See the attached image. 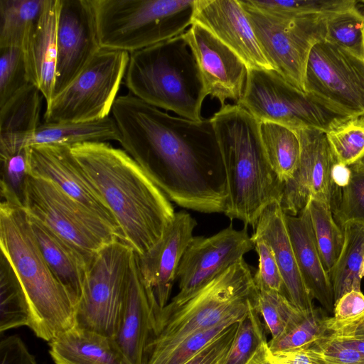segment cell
<instances>
[{"label": "cell", "instance_id": "1", "mask_svg": "<svg viewBox=\"0 0 364 364\" xmlns=\"http://www.w3.org/2000/svg\"><path fill=\"white\" fill-rule=\"evenodd\" d=\"M112 113L124 150L171 201L224 213L226 175L211 118L172 116L129 92L118 96Z\"/></svg>", "mask_w": 364, "mask_h": 364}, {"label": "cell", "instance_id": "2", "mask_svg": "<svg viewBox=\"0 0 364 364\" xmlns=\"http://www.w3.org/2000/svg\"><path fill=\"white\" fill-rule=\"evenodd\" d=\"M70 149L113 215L122 241L138 255L146 252L174 218L171 200L124 149L108 142L78 144Z\"/></svg>", "mask_w": 364, "mask_h": 364}, {"label": "cell", "instance_id": "3", "mask_svg": "<svg viewBox=\"0 0 364 364\" xmlns=\"http://www.w3.org/2000/svg\"><path fill=\"white\" fill-rule=\"evenodd\" d=\"M211 120L226 175L224 214L255 229L263 210L280 202L284 190L267 159L259 122L236 104L221 106Z\"/></svg>", "mask_w": 364, "mask_h": 364}, {"label": "cell", "instance_id": "4", "mask_svg": "<svg viewBox=\"0 0 364 364\" xmlns=\"http://www.w3.org/2000/svg\"><path fill=\"white\" fill-rule=\"evenodd\" d=\"M0 247L26 294L36 336L50 343L74 327L75 306L48 266L18 200L1 198Z\"/></svg>", "mask_w": 364, "mask_h": 364}, {"label": "cell", "instance_id": "5", "mask_svg": "<svg viewBox=\"0 0 364 364\" xmlns=\"http://www.w3.org/2000/svg\"><path fill=\"white\" fill-rule=\"evenodd\" d=\"M129 93L179 117L200 121L208 95L183 35L129 53L124 76Z\"/></svg>", "mask_w": 364, "mask_h": 364}, {"label": "cell", "instance_id": "6", "mask_svg": "<svg viewBox=\"0 0 364 364\" xmlns=\"http://www.w3.org/2000/svg\"><path fill=\"white\" fill-rule=\"evenodd\" d=\"M257 299L254 274L242 258L183 304L161 310L147 348L146 364H156L196 331L245 315Z\"/></svg>", "mask_w": 364, "mask_h": 364}, {"label": "cell", "instance_id": "7", "mask_svg": "<svg viewBox=\"0 0 364 364\" xmlns=\"http://www.w3.org/2000/svg\"><path fill=\"white\" fill-rule=\"evenodd\" d=\"M100 45L131 53L173 38L193 23L196 0H91Z\"/></svg>", "mask_w": 364, "mask_h": 364}, {"label": "cell", "instance_id": "8", "mask_svg": "<svg viewBox=\"0 0 364 364\" xmlns=\"http://www.w3.org/2000/svg\"><path fill=\"white\" fill-rule=\"evenodd\" d=\"M134 254L127 243L116 240L92 257L76 307L77 327L115 338L120 326Z\"/></svg>", "mask_w": 364, "mask_h": 364}, {"label": "cell", "instance_id": "9", "mask_svg": "<svg viewBox=\"0 0 364 364\" xmlns=\"http://www.w3.org/2000/svg\"><path fill=\"white\" fill-rule=\"evenodd\" d=\"M23 205L28 215L77 247L89 260L121 232L46 179L28 175Z\"/></svg>", "mask_w": 364, "mask_h": 364}, {"label": "cell", "instance_id": "10", "mask_svg": "<svg viewBox=\"0 0 364 364\" xmlns=\"http://www.w3.org/2000/svg\"><path fill=\"white\" fill-rule=\"evenodd\" d=\"M240 2L273 70L305 92L307 60L313 46L325 39L326 14L280 15L256 9L245 0Z\"/></svg>", "mask_w": 364, "mask_h": 364}, {"label": "cell", "instance_id": "11", "mask_svg": "<svg viewBox=\"0 0 364 364\" xmlns=\"http://www.w3.org/2000/svg\"><path fill=\"white\" fill-rule=\"evenodd\" d=\"M129 53L102 48L82 71L46 104L44 122H85L109 116Z\"/></svg>", "mask_w": 364, "mask_h": 364}, {"label": "cell", "instance_id": "12", "mask_svg": "<svg viewBox=\"0 0 364 364\" xmlns=\"http://www.w3.org/2000/svg\"><path fill=\"white\" fill-rule=\"evenodd\" d=\"M259 122H270L291 129H327L337 115L273 70L248 69L243 95L237 104Z\"/></svg>", "mask_w": 364, "mask_h": 364}, {"label": "cell", "instance_id": "13", "mask_svg": "<svg viewBox=\"0 0 364 364\" xmlns=\"http://www.w3.org/2000/svg\"><path fill=\"white\" fill-rule=\"evenodd\" d=\"M304 90L337 115H364V59L318 41L307 60Z\"/></svg>", "mask_w": 364, "mask_h": 364}, {"label": "cell", "instance_id": "14", "mask_svg": "<svg viewBox=\"0 0 364 364\" xmlns=\"http://www.w3.org/2000/svg\"><path fill=\"white\" fill-rule=\"evenodd\" d=\"M253 249L246 226L236 230L230 225L207 237L193 236L177 270L179 291L165 306L183 304Z\"/></svg>", "mask_w": 364, "mask_h": 364}, {"label": "cell", "instance_id": "15", "mask_svg": "<svg viewBox=\"0 0 364 364\" xmlns=\"http://www.w3.org/2000/svg\"><path fill=\"white\" fill-rule=\"evenodd\" d=\"M295 132L301 145L300 157L292 178L284 185L282 208L285 214L297 215L311 197L325 201L332 208L338 188L331 181L336 160L326 133L316 128Z\"/></svg>", "mask_w": 364, "mask_h": 364}, {"label": "cell", "instance_id": "16", "mask_svg": "<svg viewBox=\"0 0 364 364\" xmlns=\"http://www.w3.org/2000/svg\"><path fill=\"white\" fill-rule=\"evenodd\" d=\"M60 1L53 97L63 91L102 49L91 0Z\"/></svg>", "mask_w": 364, "mask_h": 364}, {"label": "cell", "instance_id": "17", "mask_svg": "<svg viewBox=\"0 0 364 364\" xmlns=\"http://www.w3.org/2000/svg\"><path fill=\"white\" fill-rule=\"evenodd\" d=\"M183 35L197 61L207 95L217 99L221 106L228 100L237 105L247 76L244 61L197 22H193Z\"/></svg>", "mask_w": 364, "mask_h": 364}, {"label": "cell", "instance_id": "18", "mask_svg": "<svg viewBox=\"0 0 364 364\" xmlns=\"http://www.w3.org/2000/svg\"><path fill=\"white\" fill-rule=\"evenodd\" d=\"M26 149L28 175L54 183L121 232L109 208L85 178L70 146L34 145Z\"/></svg>", "mask_w": 364, "mask_h": 364}, {"label": "cell", "instance_id": "19", "mask_svg": "<svg viewBox=\"0 0 364 364\" xmlns=\"http://www.w3.org/2000/svg\"><path fill=\"white\" fill-rule=\"evenodd\" d=\"M161 310L152 289L143 278L134 252L120 326L114 338L130 364H146L147 348Z\"/></svg>", "mask_w": 364, "mask_h": 364}, {"label": "cell", "instance_id": "20", "mask_svg": "<svg viewBox=\"0 0 364 364\" xmlns=\"http://www.w3.org/2000/svg\"><path fill=\"white\" fill-rule=\"evenodd\" d=\"M193 22L203 26L233 50L247 69L273 70L240 0H196Z\"/></svg>", "mask_w": 364, "mask_h": 364}, {"label": "cell", "instance_id": "21", "mask_svg": "<svg viewBox=\"0 0 364 364\" xmlns=\"http://www.w3.org/2000/svg\"><path fill=\"white\" fill-rule=\"evenodd\" d=\"M196 225L188 213L176 212L161 239L146 252L137 255L143 278L161 309L168 303L179 263Z\"/></svg>", "mask_w": 364, "mask_h": 364}, {"label": "cell", "instance_id": "22", "mask_svg": "<svg viewBox=\"0 0 364 364\" xmlns=\"http://www.w3.org/2000/svg\"><path fill=\"white\" fill-rule=\"evenodd\" d=\"M252 237L262 238L272 247L284 287V294L298 309H314L313 297L301 274L280 202L269 204L258 218Z\"/></svg>", "mask_w": 364, "mask_h": 364}, {"label": "cell", "instance_id": "23", "mask_svg": "<svg viewBox=\"0 0 364 364\" xmlns=\"http://www.w3.org/2000/svg\"><path fill=\"white\" fill-rule=\"evenodd\" d=\"M60 0H46L42 13L22 48L28 82L36 87L48 104L55 85L57 32Z\"/></svg>", "mask_w": 364, "mask_h": 364}, {"label": "cell", "instance_id": "24", "mask_svg": "<svg viewBox=\"0 0 364 364\" xmlns=\"http://www.w3.org/2000/svg\"><path fill=\"white\" fill-rule=\"evenodd\" d=\"M285 220L301 274L309 292L323 309L333 313V287L318 253L306 208L297 215L285 214Z\"/></svg>", "mask_w": 364, "mask_h": 364}, {"label": "cell", "instance_id": "25", "mask_svg": "<svg viewBox=\"0 0 364 364\" xmlns=\"http://www.w3.org/2000/svg\"><path fill=\"white\" fill-rule=\"evenodd\" d=\"M29 219L48 266L65 288L76 309L82 296L90 260L77 247L53 230L31 216Z\"/></svg>", "mask_w": 364, "mask_h": 364}, {"label": "cell", "instance_id": "26", "mask_svg": "<svg viewBox=\"0 0 364 364\" xmlns=\"http://www.w3.org/2000/svg\"><path fill=\"white\" fill-rule=\"evenodd\" d=\"M43 95L28 84L0 107V160L28 147L40 125Z\"/></svg>", "mask_w": 364, "mask_h": 364}, {"label": "cell", "instance_id": "27", "mask_svg": "<svg viewBox=\"0 0 364 364\" xmlns=\"http://www.w3.org/2000/svg\"><path fill=\"white\" fill-rule=\"evenodd\" d=\"M48 343L55 364H130L114 338L76 326Z\"/></svg>", "mask_w": 364, "mask_h": 364}, {"label": "cell", "instance_id": "28", "mask_svg": "<svg viewBox=\"0 0 364 364\" xmlns=\"http://www.w3.org/2000/svg\"><path fill=\"white\" fill-rule=\"evenodd\" d=\"M119 141V131L112 117L85 122L41 123L28 143L34 145L73 146L87 142Z\"/></svg>", "mask_w": 364, "mask_h": 364}, {"label": "cell", "instance_id": "29", "mask_svg": "<svg viewBox=\"0 0 364 364\" xmlns=\"http://www.w3.org/2000/svg\"><path fill=\"white\" fill-rule=\"evenodd\" d=\"M344 240L339 257L329 272L334 303L352 290L360 291L364 260V223L348 222L342 227Z\"/></svg>", "mask_w": 364, "mask_h": 364}, {"label": "cell", "instance_id": "30", "mask_svg": "<svg viewBox=\"0 0 364 364\" xmlns=\"http://www.w3.org/2000/svg\"><path fill=\"white\" fill-rule=\"evenodd\" d=\"M259 133L269 162L284 185L292 178L299 164V136L295 130L270 122H259Z\"/></svg>", "mask_w": 364, "mask_h": 364}, {"label": "cell", "instance_id": "31", "mask_svg": "<svg viewBox=\"0 0 364 364\" xmlns=\"http://www.w3.org/2000/svg\"><path fill=\"white\" fill-rule=\"evenodd\" d=\"M46 0H0V48H22Z\"/></svg>", "mask_w": 364, "mask_h": 364}, {"label": "cell", "instance_id": "32", "mask_svg": "<svg viewBox=\"0 0 364 364\" xmlns=\"http://www.w3.org/2000/svg\"><path fill=\"white\" fill-rule=\"evenodd\" d=\"M305 207L309 215L318 253L325 269L329 273L343 247V230L336 223L331 205L325 201L311 197Z\"/></svg>", "mask_w": 364, "mask_h": 364}, {"label": "cell", "instance_id": "33", "mask_svg": "<svg viewBox=\"0 0 364 364\" xmlns=\"http://www.w3.org/2000/svg\"><path fill=\"white\" fill-rule=\"evenodd\" d=\"M0 331L32 325V314L26 294L5 257L0 262Z\"/></svg>", "mask_w": 364, "mask_h": 364}, {"label": "cell", "instance_id": "34", "mask_svg": "<svg viewBox=\"0 0 364 364\" xmlns=\"http://www.w3.org/2000/svg\"><path fill=\"white\" fill-rule=\"evenodd\" d=\"M326 41L364 59V11L356 3L325 16Z\"/></svg>", "mask_w": 364, "mask_h": 364}, {"label": "cell", "instance_id": "35", "mask_svg": "<svg viewBox=\"0 0 364 364\" xmlns=\"http://www.w3.org/2000/svg\"><path fill=\"white\" fill-rule=\"evenodd\" d=\"M325 133L336 162L349 166L364 156V115L341 117Z\"/></svg>", "mask_w": 364, "mask_h": 364}, {"label": "cell", "instance_id": "36", "mask_svg": "<svg viewBox=\"0 0 364 364\" xmlns=\"http://www.w3.org/2000/svg\"><path fill=\"white\" fill-rule=\"evenodd\" d=\"M328 313L322 307H314L280 337L268 342L269 350L277 352L311 346L329 333Z\"/></svg>", "mask_w": 364, "mask_h": 364}, {"label": "cell", "instance_id": "37", "mask_svg": "<svg viewBox=\"0 0 364 364\" xmlns=\"http://www.w3.org/2000/svg\"><path fill=\"white\" fill-rule=\"evenodd\" d=\"M257 309L271 339L282 336L306 313L294 306L284 294L260 289H257Z\"/></svg>", "mask_w": 364, "mask_h": 364}, {"label": "cell", "instance_id": "38", "mask_svg": "<svg viewBox=\"0 0 364 364\" xmlns=\"http://www.w3.org/2000/svg\"><path fill=\"white\" fill-rule=\"evenodd\" d=\"M253 305L239 321L237 331L224 364H247L260 347L267 342L265 328Z\"/></svg>", "mask_w": 364, "mask_h": 364}, {"label": "cell", "instance_id": "39", "mask_svg": "<svg viewBox=\"0 0 364 364\" xmlns=\"http://www.w3.org/2000/svg\"><path fill=\"white\" fill-rule=\"evenodd\" d=\"M253 7L286 16L328 14L354 5V0H245Z\"/></svg>", "mask_w": 364, "mask_h": 364}, {"label": "cell", "instance_id": "40", "mask_svg": "<svg viewBox=\"0 0 364 364\" xmlns=\"http://www.w3.org/2000/svg\"><path fill=\"white\" fill-rule=\"evenodd\" d=\"M350 169V181L339 189L332 208L334 218L341 227L348 222L364 223V172Z\"/></svg>", "mask_w": 364, "mask_h": 364}, {"label": "cell", "instance_id": "41", "mask_svg": "<svg viewBox=\"0 0 364 364\" xmlns=\"http://www.w3.org/2000/svg\"><path fill=\"white\" fill-rule=\"evenodd\" d=\"M245 315L232 316L213 326L191 333L156 364L186 363L208 344L220 336L229 326L240 321Z\"/></svg>", "mask_w": 364, "mask_h": 364}, {"label": "cell", "instance_id": "42", "mask_svg": "<svg viewBox=\"0 0 364 364\" xmlns=\"http://www.w3.org/2000/svg\"><path fill=\"white\" fill-rule=\"evenodd\" d=\"M28 84L22 48H0V107Z\"/></svg>", "mask_w": 364, "mask_h": 364}, {"label": "cell", "instance_id": "43", "mask_svg": "<svg viewBox=\"0 0 364 364\" xmlns=\"http://www.w3.org/2000/svg\"><path fill=\"white\" fill-rule=\"evenodd\" d=\"M26 148L1 159V196L16 198L22 204L28 175Z\"/></svg>", "mask_w": 364, "mask_h": 364}, {"label": "cell", "instance_id": "44", "mask_svg": "<svg viewBox=\"0 0 364 364\" xmlns=\"http://www.w3.org/2000/svg\"><path fill=\"white\" fill-rule=\"evenodd\" d=\"M251 238L258 255V268L254 274L256 287L278 291L285 295L282 277L272 247L262 238L252 236Z\"/></svg>", "mask_w": 364, "mask_h": 364}, {"label": "cell", "instance_id": "45", "mask_svg": "<svg viewBox=\"0 0 364 364\" xmlns=\"http://www.w3.org/2000/svg\"><path fill=\"white\" fill-rule=\"evenodd\" d=\"M238 323H232L184 364H224L234 341Z\"/></svg>", "mask_w": 364, "mask_h": 364}, {"label": "cell", "instance_id": "46", "mask_svg": "<svg viewBox=\"0 0 364 364\" xmlns=\"http://www.w3.org/2000/svg\"><path fill=\"white\" fill-rule=\"evenodd\" d=\"M312 346L320 353L324 364H360L364 360L360 353L328 334Z\"/></svg>", "mask_w": 364, "mask_h": 364}, {"label": "cell", "instance_id": "47", "mask_svg": "<svg viewBox=\"0 0 364 364\" xmlns=\"http://www.w3.org/2000/svg\"><path fill=\"white\" fill-rule=\"evenodd\" d=\"M333 314L329 326L348 323L364 315V294L361 290L343 294L334 303Z\"/></svg>", "mask_w": 364, "mask_h": 364}, {"label": "cell", "instance_id": "48", "mask_svg": "<svg viewBox=\"0 0 364 364\" xmlns=\"http://www.w3.org/2000/svg\"><path fill=\"white\" fill-rule=\"evenodd\" d=\"M0 364H38L34 356L17 336H10L1 341Z\"/></svg>", "mask_w": 364, "mask_h": 364}, {"label": "cell", "instance_id": "49", "mask_svg": "<svg viewBox=\"0 0 364 364\" xmlns=\"http://www.w3.org/2000/svg\"><path fill=\"white\" fill-rule=\"evenodd\" d=\"M268 357L272 364H324L320 353L313 346L271 352Z\"/></svg>", "mask_w": 364, "mask_h": 364}, {"label": "cell", "instance_id": "50", "mask_svg": "<svg viewBox=\"0 0 364 364\" xmlns=\"http://www.w3.org/2000/svg\"><path fill=\"white\" fill-rule=\"evenodd\" d=\"M328 335L336 338H364V315L348 323L329 326Z\"/></svg>", "mask_w": 364, "mask_h": 364}, {"label": "cell", "instance_id": "51", "mask_svg": "<svg viewBox=\"0 0 364 364\" xmlns=\"http://www.w3.org/2000/svg\"><path fill=\"white\" fill-rule=\"evenodd\" d=\"M352 175L350 166L336 162L331 169V181L336 188L348 185Z\"/></svg>", "mask_w": 364, "mask_h": 364}, {"label": "cell", "instance_id": "52", "mask_svg": "<svg viewBox=\"0 0 364 364\" xmlns=\"http://www.w3.org/2000/svg\"><path fill=\"white\" fill-rule=\"evenodd\" d=\"M268 342L264 343L247 364H272L268 357Z\"/></svg>", "mask_w": 364, "mask_h": 364}, {"label": "cell", "instance_id": "53", "mask_svg": "<svg viewBox=\"0 0 364 364\" xmlns=\"http://www.w3.org/2000/svg\"><path fill=\"white\" fill-rule=\"evenodd\" d=\"M332 337V336H331ZM364 356V338H337Z\"/></svg>", "mask_w": 364, "mask_h": 364}, {"label": "cell", "instance_id": "54", "mask_svg": "<svg viewBox=\"0 0 364 364\" xmlns=\"http://www.w3.org/2000/svg\"><path fill=\"white\" fill-rule=\"evenodd\" d=\"M349 166L354 170L364 172V156L355 164Z\"/></svg>", "mask_w": 364, "mask_h": 364}, {"label": "cell", "instance_id": "55", "mask_svg": "<svg viewBox=\"0 0 364 364\" xmlns=\"http://www.w3.org/2000/svg\"><path fill=\"white\" fill-rule=\"evenodd\" d=\"M357 6L361 10L364 11V0L363 1H357Z\"/></svg>", "mask_w": 364, "mask_h": 364}, {"label": "cell", "instance_id": "56", "mask_svg": "<svg viewBox=\"0 0 364 364\" xmlns=\"http://www.w3.org/2000/svg\"><path fill=\"white\" fill-rule=\"evenodd\" d=\"M361 276H362V277H364V260H363L362 267H361Z\"/></svg>", "mask_w": 364, "mask_h": 364}, {"label": "cell", "instance_id": "57", "mask_svg": "<svg viewBox=\"0 0 364 364\" xmlns=\"http://www.w3.org/2000/svg\"><path fill=\"white\" fill-rule=\"evenodd\" d=\"M360 364H364V360Z\"/></svg>", "mask_w": 364, "mask_h": 364}]
</instances>
